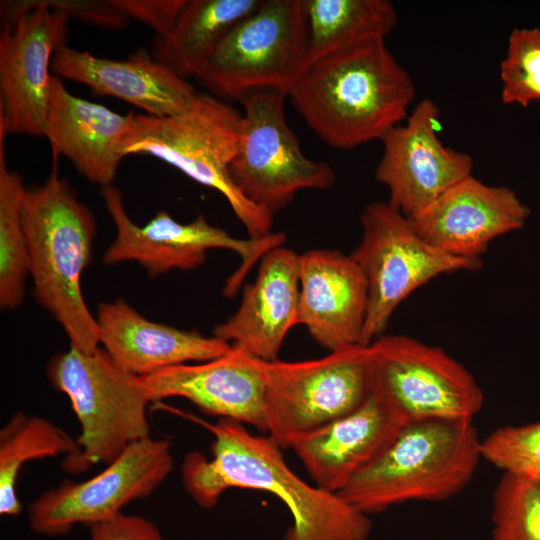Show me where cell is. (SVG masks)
Segmentation results:
<instances>
[{
  "label": "cell",
  "instance_id": "cell-20",
  "mask_svg": "<svg viewBox=\"0 0 540 540\" xmlns=\"http://www.w3.org/2000/svg\"><path fill=\"white\" fill-rule=\"evenodd\" d=\"M299 254L282 245L261 258L236 312L214 328L213 336L265 360H277L299 315Z\"/></svg>",
  "mask_w": 540,
  "mask_h": 540
},
{
  "label": "cell",
  "instance_id": "cell-7",
  "mask_svg": "<svg viewBox=\"0 0 540 540\" xmlns=\"http://www.w3.org/2000/svg\"><path fill=\"white\" fill-rule=\"evenodd\" d=\"M311 64L303 0H262L221 41L195 79L220 98L289 94Z\"/></svg>",
  "mask_w": 540,
  "mask_h": 540
},
{
  "label": "cell",
  "instance_id": "cell-1",
  "mask_svg": "<svg viewBox=\"0 0 540 540\" xmlns=\"http://www.w3.org/2000/svg\"><path fill=\"white\" fill-rule=\"evenodd\" d=\"M208 428L214 436L212 459L192 452L181 467L184 487L199 506L212 508L230 488L262 490L279 498L292 515L284 540H368V515L337 493L301 479L269 436L253 435L245 424L225 418Z\"/></svg>",
  "mask_w": 540,
  "mask_h": 540
},
{
  "label": "cell",
  "instance_id": "cell-31",
  "mask_svg": "<svg viewBox=\"0 0 540 540\" xmlns=\"http://www.w3.org/2000/svg\"><path fill=\"white\" fill-rule=\"evenodd\" d=\"M129 18H134L165 36L172 30L187 0H111Z\"/></svg>",
  "mask_w": 540,
  "mask_h": 540
},
{
  "label": "cell",
  "instance_id": "cell-26",
  "mask_svg": "<svg viewBox=\"0 0 540 540\" xmlns=\"http://www.w3.org/2000/svg\"><path fill=\"white\" fill-rule=\"evenodd\" d=\"M66 453L67 464L80 454L77 442L50 421L14 414L0 431V514L17 515L21 504L16 494V480L28 461Z\"/></svg>",
  "mask_w": 540,
  "mask_h": 540
},
{
  "label": "cell",
  "instance_id": "cell-10",
  "mask_svg": "<svg viewBox=\"0 0 540 540\" xmlns=\"http://www.w3.org/2000/svg\"><path fill=\"white\" fill-rule=\"evenodd\" d=\"M288 94L277 90L251 92L244 107L237 154L230 175L241 193L273 216L304 189H327L335 182L331 166L306 157L287 124Z\"/></svg>",
  "mask_w": 540,
  "mask_h": 540
},
{
  "label": "cell",
  "instance_id": "cell-24",
  "mask_svg": "<svg viewBox=\"0 0 540 540\" xmlns=\"http://www.w3.org/2000/svg\"><path fill=\"white\" fill-rule=\"evenodd\" d=\"M261 1L187 0L170 33L156 37L153 57L179 77L195 78L230 30Z\"/></svg>",
  "mask_w": 540,
  "mask_h": 540
},
{
  "label": "cell",
  "instance_id": "cell-15",
  "mask_svg": "<svg viewBox=\"0 0 540 540\" xmlns=\"http://www.w3.org/2000/svg\"><path fill=\"white\" fill-rule=\"evenodd\" d=\"M383 138L376 179L389 191L388 203L413 218L456 183L472 175L471 155L444 146L438 136L440 109L424 99Z\"/></svg>",
  "mask_w": 540,
  "mask_h": 540
},
{
  "label": "cell",
  "instance_id": "cell-29",
  "mask_svg": "<svg viewBox=\"0 0 540 540\" xmlns=\"http://www.w3.org/2000/svg\"><path fill=\"white\" fill-rule=\"evenodd\" d=\"M500 78L504 104L527 107L540 102V27L513 29Z\"/></svg>",
  "mask_w": 540,
  "mask_h": 540
},
{
  "label": "cell",
  "instance_id": "cell-3",
  "mask_svg": "<svg viewBox=\"0 0 540 540\" xmlns=\"http://www.w3.org/2000/svg\"><path fill=\"white\" fill-rule=\"evenodd\" d=\"M21 214L36 301L60 323L71 347L97 349L98 324L80 287L92 256V212L54 167L43 185L26 189Z\"/></svg>",
  "mask_w": 540,
  "mask_h": 540
},
{
  "label": "cell",
  "instance_id": "cell-28",
  "mask_svg": "<svg viewBox=\"0 0 540 540\" xmlns=\"http://www.w3.org/2000/svg\"><path fill=\"white\" fill-rule=\"evenodd\" d=\"M491 519L492 540H540V483L503 474Z\"/></svg>",
  "mask_w": 540,
  "mask_h": 540
},
{
  "label": "cell",
  "instance_id": "cell-18",
  "mask_svg": "<svg viewBox=\"0 0 540 540\" xmlns=\"http://www.w3.org/2000/svg\"><path fill=\"white\" fill-rule=\"evenodd\" d=\"M299 282L298 324L330 352L361 345L368 286L351 254L329 249L299 254Z\"/></svg>",
  "mask_w": 540,
  "mask_h": 540
},
{
  "label": "cell",
  "instance_id": "cell-22",
  "mask_svg": "<svg viewBox=\"0 0 540 540\" xmlns=\"http://www.w3.org/2000/svg\"><path fill=\"white\" fill-rule=\"evenodd\" d=\"M96 321L102 348L120 367L139 377L212 360L231 349V344L215 336L150 321L124 300L101 303Z\"/></svg>",
  "mask_w": 540,
  "mask_h": 540
},
{
  "label": "cell",
  "instance_id": "cell-19",
  "mask_svg": "<svg viewBox=\"0 0 540 540\" xmlns=\"http://www.w3.org/2000/svg\"><path fill=\"white\" fill-rule=\"evenodd\" d=\"M407 423L370 392L353 411L293 438L288 448L315 485L339 493L372 463Z\"/></svg>",
  "mask_w": 540,
  "mask_h": 540
},
{
  "label": "cell",
  "instance_id": "cell-11",
  "mask_svg": "<svg viewBox=\"0 0 540 540\" xmlns=\"http://www.w3.org/2000/svg\"><path fill=\"white\" fill-rule=\"evenodd\" d=\"M266 432L281 449L359 407L370 394L366 346L305 361H263Z\"/></svg>",
  "mask_w": 540,
  "mask_h": 540
},
{
  "label": "cell",
  "instance_id": "cell-27",
  "mask_svg": "<svg viewBox=\"0 0 540 540\" xmlns=\"http://www.w3.org/2000/svg\"><path fill=\"white\" fill-rule=\"evenodd\" d=\"M0 139V307L15 309L23 301L28 274V251L22 222L26 188L20 175L6 164Z\"/></svg>",
  "mask_w": 540,
  "mask_h": 540
},
{
  "label": "cell",
  "instance_id": "cell-25",
  "mask_svg": "<svg viewBox=\"0 0 540 540\" xmlns=\"http://www.w3.org/2000/svg\"><path fill=\"white\" fill-rule=\"evenodd\" d=\"M311 62L357 44L385 39L398 22L387 0H303Z\"/></svg>",
  "mask_w": 540,
  "mask_h": 540
},
{
  "label": "cell",
  "instance_id": "cell-6",
  "mask_svg": "<svg viewBox=\"0 0 540 540\" xmlns=\"http://www.w3.org/2000/svg\"><path fill=\"white\" fill-rule=\"evenodd\" d=\"M48 377L68 396L81 426L80 454L67 469L108 465L150 436L147 407L152 401L141 377L120 367L102 347L84 352L70 346L51 359Z\"/></svg>",
  "mask_w": 540,
  "mask_h": 540
},
{
  "label": "cell",
  "instance_id": "cell-9",
  "mask_svg": "<svg viewBox=\"0 0 540 540\" xmlns=\"http://www.w3.org/2000/svg\"><path fill=\"white\" fill-rule=\"evenodd\" d=\"M361 225L362 238L351 256L368 286L362 346L383 335L396 308L419 287L442 274L482 267V260L452 256L429 244L388 202L368 204Z\"/></svg>",
  "mask_w": 540,
  "mask_h": 540
},
{
  "label": "cell",
  "instance_id": "cell-17",
  "mask_svg": "<svg viewBox=\"0 0 540 540\" xmlns=\"http://www.w3.org/2000/svg\"><path fill=\"white\" fill-rule=\"evenodd\" d=\"M263 361L237 346L218 358L141 377L151 401L182 397L203 412L266 432Z\"/></svg>",
  "mask_w": 540,
  "mask_h": 540
},
{
  "label": "cell",
  "instance_id": "cell-8",
  "mask_svg": "<svg viewBox=\"0 0 540 540\" xmlns=\"http://www.w3.org/2000/svg\"><path fill=\"white\" fill-rule=\"evenodd\" d=\"M370 392L405 423H472L483 405L473 375L439 347L405 335H382L366 346Z\"/></svg>",
  "mask_w": 540,
  "mask_h": 540
},
{
  "label": "cell",
  "instance_id": "cell-2",
  "mask_svg": "<svg viewBox=\"0 0 540 540\" xmlns=\"http://www.w3.org/2000/svg\"><path fill=\"white\" fill-rule=\"evenodd\" d=\"M415 95L385 39H374L311 62L288 97L326 144L352 149L402 124Z\"/></svg>",
  "mask_w": 540,
  "mask_h": 540
},
{
  "label": "cell",
  "instance_id": "cell-32",
  "mask_svg": "<svg viewBox=\"0 0 540 540\" xmlns=\"http://www.w3.org/2000/svg\"><path fill=\"white\" fill-rule=\"evenodd\" d=\"M43 5L59 10L82 21L105 28L123 27L129 17L111 0H39Z\"/></svg>",
  "mask_w": 540,
  "mask_h": 540
},
{
  "label": "cell",
  "instance_id": "cell-30",
  "mask_svg": "<svg viewBox=\"0 0 540 540\" xmlns=\"http://www.w3.org/2000/svg\"><path fill=\"white\" fill-rule=\"evenodd\" d=\"M480 452L503 474L540 483V421L494 430L481 440Z\"/></svg>",
  "mask_w": 540,
  "mask_h": 540
},
{
  "label": "cell",
  "instance_id": "cell-21",
  "mask_svg": "<svg viewBox=\"0 0 540 540\" xmlns=\"http://www.w3.org/2000/svg\"><path fill=\"white\" fill-rule=\"evenodd\" d=\"M134 112L125 115L71 94L52 75L45 137L53 157L69 159L90 182L110 186L123 154V141Z\"/></svg>",
  "mask_w": 540,
  "mask_h": 540
},
{
  "label": "cell",
  "instance_id": "cell-4",
  "mask_svg": "<svg viewBox=\"0 0 540 540\" xmlns=\"http://www.w3.org/2000/svg\"><path fill=\"white\" fill-rule=\"evenodd\" d=\"M480 442L472 423L409 422L337 494L368 516L409 501L449 499L471 481Z\"/></svg>",
  "mask_w": 540,
  "mask_h": 540
},
{
  "label": "cell",
  "instance_id": "cell-16",
  "mask_svg": "<svg viewBox=\"0 0 540 540\" xmlns=\"http://www.w3.org/2000/svg\"><path fill=\"white\" fill-rule=\"evenodd\" d=\"M530 214L529 207L512 189L487 185L471 175L411 221L420 236L437 249L460 258L482 260L494 239L523 228Z\"/></svg>",
  "mask_w": 540,
  "mask_h": 540
},
{
  "label": "cell",
  "instance_id": "cell-14",
  "mask_svg": "<svg viewBox=\"0 0 540 540\" xmlns=\"http://www.w3.org/2000/svg\"><path fill=\"white\" fill-rule=\"evenodd\" d=\"M174 461L170 442L150 436L129 445L97 475L83 482L64 481L29 506L33 531L67 533L75 524L89 527L122 513L129 502L150 496L167 478Z\"/></svg>",
  "mask_w": 540,
  "mask_h": 540
},
{
  "label": "cell",
  "instance_id": "cell-12",
  "mask_svg": "<svg viewBox=\"0 0 540 540\" xmlns=\"http://www.w3.org/2000/svg\"><path fill=\"white\" fill-rule=\"evenodd\" d=\"M1 15L0 137L45 136L52 58L70 16L39 0L2 1Z\"/></svg>",
  "mask_w": 540,
  "mask_h": 540
},
{
  "label": "cell",
  "instance_id": "cell-13",
  "mask_svg": "<svg viewBox=\"0 0 540 540\" xmlns=\"http://www.w3.org/2000/svg\"><path fill=\"white\" fill-rule=\"evenodd\" d=\"M106 209L116 228V236L104 254L106 264L135 261L150 277L173 269L192 270L206 260L214 248L232 250L240 255V269L228 279L224 294L231 296L250 267L272 248L281 246L286 237L271 233L264 238H235L212 226L204 215L183 224L166 211H159L146 225H136L128 216L122 195L114 186L101 190Z\"/></svg>",
  "mask_w": 540,
  "mask_h": 540
},
{
  "label": "cell",
  "instance_id": "cell-33",
  "mask_svg": "<svg viewBox=\"0 0 540 540\" xmlns=\"http://www.w3.org/2000/svg\"><path fill=\"white\" fill-rule=\"evenodd\" d=\"M90 538L91 540H164L151 521L123 513L90 526Z\"/></svg>",
  "mask_w": 540,
  "mask_h": 540
},
{
  "label": "cell",
  "instance_id": "cell-23",
  "mask_svg": "<svg viewBox=\"0 0 540 540\" xmlns=\"http://www.w3.org/2000/svg\"><path fill=\"white\" fill-rule=\"evenodd\" d=\"M51 70L61 78L85 84L98 94L119 98L158 117L178 112L196 92L188 80L145 50L114 60L64 44L54 53Z\"/></svg>",
  "mask_w": 540,
  "mask_h": 540
},
{
  "label": "cell",
  "instance_id": "cell-5",
  "mask_svg": "<svg viewBox=\"0 0 540 540\" xmlns=\"http://www.w3.org/2000/svg\"><path fill=\"white\" fill-rule=\"evenodd\" d=\"M242 114L211 93L195 92L178 112L135 114L123 154H146L221 193L250 238L270 235L272 215L249 201L234 184L230 165L239 144Z\"/></svg>",
  "mask_w": 540,
  "mask_h": 540
}]
</instances>
